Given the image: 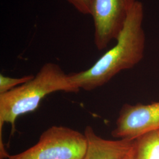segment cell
<instances>
[{
	"label": "cell",
	"instance_id": "obj_1",
	"mask_svg": "<svg viewBox=\"0 0 159 159\" xmlns=\"http://www.w3.org/2000/svg\"><path fill=\"white\" fill-rule=\"evenodd\" d=\"M144 7L137 1L117 39L116 45L91 67L69 74L80 89L92 91L107 83L120 71L133 68L142 60L146 44L143 29Z\"/></svg>",
	"mask_w": 159,
	"mask_h": 159
},
{
	"label": "cell",
	"instance_id": "obj_2",
	"mask_svg": "<svg viewBox=\"0 0 159 159\" xmlns=\"http://www.w3.org/2000/svg\"><path fill=\"white\" fill-rule=\"evenodd\" d=\"M80 90L59 65L44 64L33 79L0 94V137L5 123L11 125L13 133L17 118L35 110L42 100L50 94L57 91L78 93Z\"/></svg>",
	"mask_w": 159,
	"mask_h": 159
},
{
	"label": "cell",
	"instance_id": "obj_3",
	"mask_svg": "<svg viewBox=\"0 0 159 159\" xmlns=\"http://www.w3.org/2000/svg\"><path fill=\"white\" fill-rule=\"evenodd\" d=\"M84 133L62 125L48 128L33 146L8 159H83L87 149Z\"/></svg>",
	"mask_w": 159,
	"mask_h": 159
},
{
	"label": "cell",
	"instance_id": "obj_4",
	"mask_svg": "<svg viewBox=\"0 0 159 159\" xmlns=\"http://www.w3.org/2000/svg\"><path fill=\"white\" fill-rule=\"evenodd\" d=\"M137 0H91L94 44L98 50L116 40Z\"/></svg>",
	"mask_w": 159,
	"mask_h": 159
},
{
	"label": "cell",
	"instance_id": "obj_5",
	"mask_svg": "<svg viewBox=\"0 0 159 159\" xmlns=\"http://www.w3.org/2000/svg\"><path fill=\"white\" fill-rule=\"evenodd\" d=\"M159 129V102L148 104H125L120 110L113 136L119 139L135 140Z\"/></svg>",
	"mask_w": 159,
	"mask_h": 159
},
{
	"label": "cell",
	"instance_id": "obj_6",
	"mask_svg": "<svg viewBox=\"0 0 159 159\" xmlns=\"http://www.w3.org/2000/svg\"><path fill=\"white\" fill-rule=\"evenodd\" d=\"M84 133L87 145L83 159H123L129 153L135 143V140L103 139L89 125L85 127Z\"/></svg>",
	"mask_w": 159,
	"mask_h": 159
},
{
	"label": "cell",
	"instance_id": "obj_7",
	"mask_svg": "<svg viewBox=\"0 0 159 159\" xmlns=\"http://www.w3.org/2000/svg\"><path fill=\"white\" fill-rule=\"evenodd\" d=\"M134 159H159V134L157 130L146 133L135 140Z\"/></svg>",
	"mask_w": 159,
	"mask_h": 159
},
{
	"label": "cell",
	"instance_id": "obj_8",
	"mask_svg": "<svg viewBox=\"0 0 159 159\" xmlns=\"http://www.w3.org/2000/svg\"><path fill=\"white\" fill-rule=\"evenodd\" d=\"M34 75H24L20 78H13L0 74V94H3L34 78Z\"/></svg>",
	"mask_w": 159,
	"mask_h": 159
},
{
	"label": "cell",
	"instance_id": "obj_9",
	"mask_svg": "<svg viewBox=\"0 0 159 159\" xmlns=\"http://www.w3.org/2000/svg\"><path fill=\"white\" fill-rule=\"evenodd\" d=\"M70 4L83 15L91 14V0H66Z\"/></svg>",
	"mask_w": 159,
	"mask_h": 159
},
{
	"label": "cell",
	"instance_id": "obj_10",
	"mask_svg": "<svg viewBox=\"0 0 159 159\" xmlns=\"http://www.w3.org/2000/svg\"><path fill=\"white\" fill-rule=\"evenodd\" d=\"M134 146H133V148L131 149L130 152H129V153L125 157H124L123 159H133V148H134Z\"/></svg>",
	"mask_w": 159,
	"mask_h": 159
},
{
	"label": "cell",
	"instance_id": "obj_11",
	"mask_svg": "<svg viewBox=\"0 0 159 159\" xmlns=\"http://www.w3.org/2000/svg\"><path fill=\"white\" fill-rule=\"evenodd\" d=\"M157 131H158V133L159 134V129H158V130H157Z\"/></svg>",
	"mask_w": 159,
	"mask_h": 159
}]
</instances>
